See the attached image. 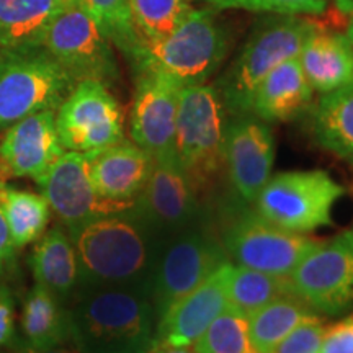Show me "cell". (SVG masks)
I'll return each mask as SVG.
<instances>
[{
    "instance_id": "cell-41",
    "label": "cell",
    "mask_w": 353,
    "mask_h": 353,
    "mask_svg": "<svg viewBox=\"0 0 353 353\" xmlns=\"http://www.w3.org/2000/svg\"><path fill=\"white\" fill-rule=\"evenodd\" d=\"M0 353H19V352H8V350H2V348H0Z\"/></svg>"
},
{
    "instance_id": "cell-8",
    "label": "cell",
    "mask_w": 353,
    "mask_h": 353,
    "mask_svg": "<svg viewBox=\"0 0 353 353\" xmlns=\"http://www.w3.org/2000/svg\"><path fill=\"white\" fill-rule=\"evenodd\" d=\"M345 193L325 170H291L270 176L252 206L286 231L309 234L332 226L334 206Z\"/></svg>"
},
{
    "instance_id": "cell-6",
    "label": "cell",
    "mask_w": 353,
    "mask_h": 353,
    "mask_svg": "<svg viewBox=\"0 0 353 353\" xmlns=\"http://www.w3.org/2000/svg\"><path fill=\"white\" fill-rule=\"evenodd\" d=\"M76 83L43 46L0 51V131L30 114L56 112Z\"/></svg>"
},
{
    "instance_id": "cell-33",
    "label": "cell",
    "mask_w": 353,
    "mask_h": 353,
    "mask_svg": "<svg viewBox=\"0 0 353 353\" xmlns=\"http://www.w3.org/2000/svg\"><path fill=\"white\" fill-rule=\"evenodd\" d=\"M324 330L325 325L322 317L319 314L311 316L286 335L285 341L276 347L275 353H317Z\"/></svg>"
},
{
    "instance_id": "cell-28",
    "label": "cell",
    "mask_w": 353,
    "mask_h": 353,
    "mask_svg": "<svg viewBox=\"0 0 353 353\" xmlns=\"http://www.w3.org/2000/svg\"><path fill=\"white\" fill-rule=\"evenodd\" d=\"M294 294L290 276L272 275L229 262L228 298L229 307L244 316L257 311L273 299Z\"/></svg>"
},
{
    "instance_id": "cell-9",
    "label": "cell",
    "mask_w": 353,
    "mask_h": 353,
    "mask_svg": "<svg viewBox=\"0 0 353 353\" xmlns=\"http://www.w3.org/2000/svg\"><path fill=\"white\" fill-rule=\"evenodd\" d=\"M321 242L309 234L286 231L241 206L224 224L221 239L232 263L281 276H290Z\"/></svg>"
},
{
    "instance_id": "cell-18",
    "label": "cell",
    "mask_w": 353,
    "mask_h": 353,
    "mask_svg": "<svg viewBox=\"0 0 353 353\" xmlns=\"http://www.w3.org/2000/svg\"><path fill=\"white\" fill-rule=\"evenodd\" d=\"M229 262L180 299L157 322V347H192L219 314L229 309Z\"/></svg>"
},
{
    "instance_id": "cell-26",
    "label": "cell",
    "mask_w": 353,
    "mask_h": 353,
    "mask_svg": "<svg viewBox=\"0 0 353 353\" xmlns=\"http://www.w3.org/2000/svg\"><path fill=\"white\" fill-rule=\"evenodd\" d=\"M317 314L296 294L281 296L270 301L247 316L250 341L257 353H275L291 330L301 322Z\"/></svg>"
},
{
    "instance_id": "cell-38",
    "label": "cell",
    "mask_w": 353,
    "mask_h": 353,
    "mask_svg": "<svg viewBox=\"0 0 353 353\" xmlns=\"http://www.w3.org/2000/svg\"><path fill=\"white\" fill-rule=\"evenodd\" d=\"M19 353H70L68 350H64V348L61 347H54V348H46V350H38V348H33L30 345H26V343H21L19 347Z\"/></svg>"
},
{
    "instance_id": "cell-30",
    "label": "cell",
    "mask_w": 353,
    "mask_h": 353,
    "mask_svg": "<svg viewBox=\"0 0 353 353\" xmlns=\"http://www.w3.org/2000/svg\"><path fill=\"white\" fill-rule=\"evenodd\" d=\"M130 7L144 41L170 34L192 10L190 0H130Z\"/></svg>"
},
{
    "instance_id": "cell-25",
    "label": "cell",
    "mask_w": 353,
    "mask_h": 353,
    "mask_svg": "<svg viewBox=\"0 0 353 353\" xmlns=\"http://www.w3.org/2000/svg\"><path fill=\"white\" fill-rule=\"evenodd\" d=\"M311 128L322 149L353 164V87L322 94Z\"/></svg>"
},
{
    "instance_id": "cell-20",
    "label": "cell",
    "mask_w": 353,
    "mask_h": 353,
    "mask_svg": "<svg viewBox=\"0 0 353 353\" xmlns=\"http://www.w3.org/2000/svg\"><path fill=\"white\" fill-rule=\"evenodd\" d=\"M314 88L309 83L298 56L285 61L255 88L250 113L265 123L291 121L309 108Z\"/></svg>"
},
{
    "instance_id": "cell-15",
    "label": "cell",
    "mask_w": 353,
    "mask_h": 353,
    "mask_svg": "<svg viewBox=\"0 0 353 353\" xmlns=\"http://www.w3.org/2000/svg\"><path fill=\"white\" fill-rule=\"evenodd\" d=\"M182 87L159 70H136L130 131L132 143L151 154L154 161L175 156V123Z\"/></svg>"
},
{
    "instance_id": "cell-3",
    "label": "cell",
    "mask_w": 353,
    "mask_h": 353,
    "mask_svg": "<svg viewBox=\"0 0 353 353\" xmlns=\"http://www.w3.org/2000/svg\"><path fill=\"white\" fill-rule=\"evenodd\" d=\"M228 30L214 8H193L176 28L156 41H144L131 65L164 72L180 85L206 83L229 51Z\"/></svg>"
},
{
    "instance_id": "cell-39",
    "label": "cell",
    "mask_w": 353,
    "mask_h": 353,
    "mask_svg": "<svg viewBox=\"0 0 353 353\" xmlns=\"http://www.w3.org/2000/svg\"><path fill=\"white\" fill-rule=\"evenodd\" d=\"M152 353H198L195 347H157Z\"/></svg>"
},
{
    "instance_id": "cell-21",
    "label": "cell",
    "mask_w": 353,
    "mask_h": 353,
    "mask_svg": "<svg viewBox=\"0 0 353 353\" xmlns=\"http://www.w3.org/2000/svg\"><path fill=\"white\" fill-rule=\"evenodd\" d=\"M298 59L311 87L321 95L353 87V46L343 33L316 25Z\"/></svg>"
},
{
    "instance_id": "cell-27",
    "label": "cell",
    "mask_w": 353,
    "mask_h": 353,
    "mask_svg": "<svg viewBox=\"0 0 353 353\" xmlns=\"http://www.w3.org/2000/svg\"><path fill=\"white\" fill-rule=\"evenodd\" d=\"M0 203L6 214L8 231L17 249L37 242L46 232L51 206L43 193L0 185Z\"/></svg>"
},
{
    "instance_id": "cell-1",
    "label": "cell",
    "mask_w": 353,
    "mask_h": 353,
    "mask_svg": "<svg viewBox=\"0 0 353 353\" xmlns=\"http://www.w3.org/2000/svg\"><path fill=\"white\" fill-rule=\"evenodd\" d=\"M69 309L70 342L81 353H152L157 316L145 285L79 290Z\"/></svg>"
},
{
    "instance_id": "cell-36",
    "label": "cell",
    "mask_w": 353,
    "mask_h": 353,
    "mask_svg": "<svg viewBox=\"0 0 353 353\" xmlns=\"http://www.w3.org/2000/svg\"><path fill=\"white\" fill-rule=\"evenodd\" d=\"M15 250H17V247L13 245L10 231H8L6 214H3L2 203H0V275H2L3 270H6L7 265L10 263V260L13 259V252H15Z\"/></svg>"
},
{
    "instance_id": "cell-7",
    "label": "cell",
    "mask_w": 353,
    "mask_h": 353,
    "mask_svg": "<svg viewBox=\"0 0 353 353\" xmlns=\"http://www.w3.org/2000/svg\"><path fill=\"white\" fill-rule=\"evenodd\" d=\"M228 262L221 239L201 221L162 239L149 280L157 322Z\"/></svg>"
},
{
    "instance_id": "cell-34",
    "label": "cell",
    "mask_w": 353,
    "mask_h": 353,
    "mask_svg": "<svg viewBox=\"0 0 353 353\" xmlns=\"http://www.w3.org/2000/svg\"><path fill=\"white\" fill-rule=\"evenodd\" d=\"M317 353H353V314L325 327Z\"/></svg>"
},
{
    "instance_id": "cell-37",
    "label": "cell",
    "mask_w": 353,
    "mask_h": 353,
    "mask_svg": "<svg viewBox=\"0 0 353 353\" xmlns=\"http://www.w3.org/2000/svg\"><path fill=\"white\" fill-rule=\"evenodd\" d=\"M334 3L345 20V37L353 46V0H334Z\"/></svg>"
},
{
    "instance_id": "cell-40",
    "label": "cell",
    "mask_w": 353,
    "mask_h": 353,
    "mask_svg": "<svg viewBox=\"0 0 353 353\" xmlns=\"http://www.w3.org/2000/svg\"><path fill=\"white\" fill-rule=\"evenodd\" d=\"M7 170L6 167H3V162L2 159H0V183H6V179H7Z\"/></svg>"
},
{
    "instance_id": "cell-4",
    "label": "cell",
    "mask_w": 353,
    "mask_h": 353,
    "mask_svg": "<svg viewBox=\"0 0 353 353\" xmlns=\"http://www.w3.org/2000/svg\"><path fill=\"white\" fill-rule=\"evenodd\" d=\"M314 28V21L301 15H275L262 21L214 85L228 113H250L259 83L276 65L299 56Z\"/></svg>"
},
{
    "instance_id": "cell-14",
    "label": "cell",
    "mask_w": 353,
    "mask_h": 353,
    "mask_svg": "<svg viewBox=\"0 0 353 353\" xmlns=\"http://www.w3.org/2000/svg\"><path fill=\"white\" fill-rule=\"evenodd\" d=\"M38 185L52 213L68 229L100 216L125 213L134 205L101 196L88 175L87 156L81 152L65 151Z\"/></svg>"
},
{
    "instance_id": "cell-12",
    "label": "cell",
    "mask_w": 353,
    "mask_h": 353,
    "mask_svg": "<svg viewBox=\"0 0 353 353\" xmlns=\"http://www.w3.org/2000/svg\"><path fill=\"white\" fill-rule=\"evenodd\" d=\"M56 130L65 151L88 154L125 139L123 112L105 83L77 82L56 110Z\"/></svg>"
},
{
    "instance_id": "cell-32",
    "label": "cell",
    "mask_w": 353,
    "mask_h": 353,
    "mask_svg": "<svg viewBox=\"0 0 353 353\" xmlns=\"http://www.w3.org/2000/svg\"><path fill=\"white\" fill-rule=\"evenodd\" d=\"M214 10H239L275 13V15H319L327 10V0H201Z\"/></svg>"
},
{
    "instance_id": "cell-11",
    "label": "cell",
    "mask_w": 353,
    "mask_h": 353,
    "mask_svg": "<svg viewBox=\"0 0 353 353\" xmlns=\"http://www.w3.org/2000/svg\"><path fill=\"white\" fill-rule=\"evenodd\" d=\"M294 294L317 314L341 316L353 307V229L304 257L290 275Z\"/></svg>"
},
{
    "instance_id": "cell-24",
    "label": "cell",
    "mask_w": 353,
    "mask_h": 353,
    "mask_svg": "<svg viewBox=\"0 0 353 353\" xmlns=\"http://www.w3.org/2000/svg\"><path fill=\"white\" fill-rule=\"evenodd\" d=\"M21 330L26 345L46 350L70 341L69 309L41 285L26 294L21 307Z\"/></svg>"
},
{
    "instance_id": "cell-17",
    "label": "cell",
    "mask_w": 353,
    "mask_h": 353,
    "mask_svg": "<svg viewBox=\"0 0 353 353\" xmlns=\"http://www.w3.org/2000/svg\"><path fill=\"white\" fill-rule=\"evenodd\" d=\"M65 152L56 130V112H39L7 128L0 159L7 174L39 182Z\"/></svg>"
},
{
    "instance_id": "cell-23",
    "label": "cell",
    "mask_w": 353,
    "mask_h": 353,
    "mask_svg": "<svg viewBox=\"0 0 353 353\" xmlns=\"http://www.w3.org/2000/svg\"><path fill=\"white\" fill-rule=\"evenodd\" d=\"M74 0H0V51L43 46L56 17Z\"/></svg>"
},
{
    "instance_id": "cell-22",
    "label": "cell",
    "mask_w": 353,
    "mask_h": 353,
    "mask_svg": "<svg viewBox=\"0 0 353 353\" xmlns=\"http://www.w3.org/2000/svg\"><path fill=\"white\" fill-rule=\"evenodd\" d=\"M34 283L69 306L79 290V263L69 232L52 228L39 237L30 255Z\"/></svg>"
},
{
    "instance_id": "cell-5",
    "label": "cell",
    "mask_w": 353,
    "mask_h": 353,
    "mask_svg": "<svg viewBox=\"0 0 353 353\" xmlns=\"http://www.w3.org/2000/svg\"><path fill=\"white\" fill-rule=\"evenodd\" d=\"M228 110L218 88L208 83L185 85L176 110L174 151L176 162L200 192L224 169Z\"/></svg>"
},
{
    "instance_id": "cell-31",
    "label": "cell",
    "mask_w": 353,
    "mask_h": 353,
    "mask_svg": "<svg viewBox=\"0 0 353 353\" xmlns=\"http://www.w3.org/2000/svg\"><path fill=\"white\" fill-rule=\"evenodd\" d=\"M198 353H257L250 341L247 316L229 307L195 342Z\"/></svg>"
},
{
    "instance_id": "cell-10",
    "label": "cell",
    "mask_w": 353,
    "mask_h": 353,
    "mask_svg": "<svg viewBox=\"0 0 353 353\" xmlns=\"http://www.w3.org/2000/svg\"><path fill=\"white\" fill-rule=\"evenodd\" d=\"M43 48L76 82L97 81L110 87L120 79L113 44L74 2L52 21Z\"/></svg>"
},
{
    "instance_id": "cell-29",
    "label": "cell",
    "mask_w": 353,
    "mask_h": 353,
    "mask_svg": "<svg viewBox=\"0 0 353 353\" xmlns=\"http://www.w3.org/2000/svg\"><path fill=\"white\" fill-rule=\"evenodd\" d=\"M74 3L95 21L113 48L130 63L134 61L144 39L132 20L130 0H74Z\"/></svg>"
},
{
    "instance_id": "cell-19",
    "label": "cell",
    "mask_w": 353,
    "mask_h": 353,
    "mask_svg": "<svg viewBox=\"0 0 353 353\" xmlns=\"http://www.w3.org/2000/svg\"><path fill=\"white\" fill-rule=\"evenodd\" d=\"M85 156L95 190L114 201H134L156 162L148 151L126 139Z\"/></svg>"
},
{
    "instance_id": "cell-16",
    "label": "cell",
    "mask_w": 353,
    "mask_h": 353,
    "mask_svg": "<svg viewBox=\"0 0 353 353\" xmlns=\"http://www.w3.org/2000/svg\"><path fill=\"white\" fill-rule=\"evenodd\" d=\"M273 162L275 139L270 126L252 113L232 117L224 138V169L242 203L254 205L272 176Z\"/></svg>"
},
{
    "instance_id": "cell-13",
    "label": "cell",
    "mask_w": 353,
    "mask_h": 353,
    "mask_svg": "<svg viewBox=\"0 0 353 353\" xmlns=\"http://www.w3.org/2000/svg\"><path fill=\"white\" fill-rule=\"evenodd\" d=\"M131 211L159 239L201 221L198 190L175 156L154 162L148 183L136 196Z\"/></svg>"
},
{
    "instance_id": "cell-2",
    "label": "cell",
    "mask_w": 353,
    "mask_h": 353,
    "mask_svg": "<svg viewBox=\"0 0 353 353\" xmlns=\"http://www.w3.org/2000/svg\"><path fill=\"white\" fill-rule=\"evenodd\" d=\"M68 232L77 255L79 290L149 286L162 239L131 210L90 219Z\"/></svg>"
},
{
    "instance_id": "cell-35",
    "label": "cell",
    "mask_w": 353,
    "mask_h": 353,
    "mask_svg": "<svg viewBox=\"0 0 353 353\" xmlns=\"http://www.w3.org/2000/svg\"><path fill=\"white\" fill-rule=\"evenodd\" d=\"M15 335L13 304L7 288L0 290V348L8 345Z\"/></svg>"
}]
</instances>
